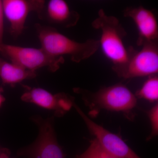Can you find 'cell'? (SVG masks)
<instances>
[{
	"label": "cell",
	"instance_id": "obj_18",
	"mask_svg": "<svg viewBox=\"0 0 158 158\" xmlns=\"http://www.w3.org/2000/svg\"><path fill=\"white\" fill-rule=\"evenodd\" d=\"M0 158H9L8 156V153L6 152H3L0 155Z\"/></svg>",
	"mask_w": 158,
	"mask_h": 158
},
{
	"label": "cell",
	"instance_id": "obj_8",
	"mask_svg": "<svg viewBox=\"0 0 158 158\" xmlns=\"http://www.w3.org/2000/svg\"><path fill=\"white\" fill-rule=\"evenodd\" d=\"M73 106L90 131L96 136L99 144L107 152L118 158H141L121 138L91 120L74 103Z\"/></svg>",
	"mask_w": 158,
	"mask_h": 158
},
{
	"label": "cell",
	"instance_id": "obj_4",
	"mask_svg": "<svg viewBox=\"0 0 158 158\" xmlns=\"http://www.w3.org/2000/svg\"><path fill=\"white\" fill-rule=\"evenodd\" d=\"M32 119L38 126L39 135L33 144L20 150L18 154L28 158H65L57 141L54 128V118H43L36 116Z\"/></svg>",
	"mask_w": 158,
	"mask_h": 158
},
{
	"label": "cell",
	"instance_id": "obj_5",
	"mask_svg": "<svg viewBox=\"0 0 158 158\" xmlns=\"http://www.w3.org/2000/svg\"><path fill=\"white\" fill-rule=\"evenodd\" d=\"M140 51L133 48L121 77L125 79L155 75L158 72V41L144 44Z\"/></svg>",
	"mask_w": 158,
	"mask_h": 158
},
{
	"label": "cell",
	"instance_id": "obj_11",
	"mask_svg": "<svg viewBox=\"0 0 158 158\" xmlns=\"http://www.w3.org/2000/svg\"><path fill=\"white\" fill-rule=\"evenodd\" d=\"M46 8L47 19L52 23L70 27L75 26L80 19L79 13L71 10L63 0H51Z\"/></svg>",
	"mask_w": 158,
	"mask_h": 158
},
{
	"label": "cell",
	"instance_id": "obj_9",
	"mask_svg": "<svg viewBox=\"0 0 158 158\" xmlns=\"http://www.w3.org/2000/svg\"><path fill=\"white\" fill-rule=\"evenodd\" d=\"M25 88L26 91L21 96L23 101L53 111L56 116H62L73 106V101L64 94H53L41 88H30L26 86Z\"/></svg>",
	"mask_w": 158,
	"mask_h": 158
},
{
	"label": "cell",
	"instance_id": "obj_7",
	"mask_svg": "<svg viewBox=\"0 0 158 158\" xmlns=\"http://www.w3.org/2000/svg\"><path fill=\"white\" fill-rule=\"evenodd\" d=\"M2 2L4 15L9 21L11 34L15 37L22 33L29 13L35 11L40 18L45 4L42 0H3Z\"/></svg>",
	"mask_w": 158,
	"mask_h": 158
},
{
	"label": "cell",
	"instance_id": "obj_2",
	"mask_svg": "<svg viewBox=\"0 0 158 158\" xmlns=\"http://www.w3.org/2000/svg\"><path fill=\"white\" fill-rule=\"evenodd\" d=\"M36 28L41 48L53 56H69L72 61L79 63L93 56L99 48L98 40L90 39L78 42L54 28L40 24H36Z\"/></svg>",
	"mask_w": 158,
	"mask_h": 158
},
{
	"label": "cell",
	"instance_id": "obj_13",
	"mask_svg": "<svg viewBox=\"0 0 158 158\" xmlns=\"http://www.w3.org/2000/svg\"><path fill=\"white\" fill-rule=\"evenodd\" d=\"M136 97L143 98L151 102L158 99V78L157 75L151 76L145 81L141 89L136 94Z\"/></svg>",
	"mask_w": 158,
	"mask_h": 158
},
{
	"label": "cell",
	"instance_id": "obj_17",
	"mask_svg": "<svg viewBox=\"0 0 158 158\" xmlns=\"http://www.w3.org/2000/svg\"><path fill=\"white\" fill-rule=\"evenodd\" d=\"M5 98L2 94V90L0 89V108L2 106L4 102L5 101Z\"/></svg>",
	"mask_w": 158,
	"mask_h": 158
},
{
	"label": "cell",
	"instance_id": "obj_15",
	"mask_svg": "<svg viewBox=\"0 0 158 158\" xmlns=\"http://www.w3.org/2000/svg\"><path fill=\"white\" fill-rule=\"evenodd\" d=\"M148 116L152 126L151 135L150 139L156 136L158 133V105L157 104L152 107L148 113Z\"/></svg>",
	"mask_w": 158,
	"mask_h": 158
},
{
	"label": "cell",
	"instance_id": "obj_14",
	"mask_svg": "<svg viewBox=\"0 0 158 158\" xmlns=\"http://www.w3.org/2000/svg\"><path fill=\"white\" fill-rule=\"evenodd\" d=\"M74 158H118L110 154L99 144L96 138L91 140L89 148L85 152Z\"/></svg>",
	"mask_w": 158,
	"mask_h": 158
},
{
	"label": "cell",
	"instance_id": "obj_3",
	"mask_svg": "<svg viewBox=\"0 0 158 158\" xmlns=\"http://www.w3.org/2000/svg\"><path fill=\"white\" fill-rule=\"evenodd\" d=\"M0 54L10 59L12 63L34 72L47 67L54 72L65 61L63 57L51 56L41 48L23 47L4 43L0 45Z\"/></svg>",
	"mask_w": 158,
	"mask_h": 158
},
{
	"label": "cell",
	"instance_id": "obj_6",
	"mask_svg": "<svg viewBox=\"0 0 158 158\" xmlns=\"http://www.w3.org/2000/svg\"><path fill=\"white\" fill-rule=\"evenodd\" d=\"M90 97L94 104L111 111L128 112L137 105L135 95L122 84L102 88L96 93L91 94Z\"/></svg>",
	"mask_w": 158,
	"mask_h": 158
},
{
	"label": "cell",
	"instance_id": "obj_10",
	"mask_svg": "<svg viewBox=\"0 0 158 158\" xmlns=\"http://www.w3.org/2000/svg\"><path fill=\"white\" fill-rule=\"evenodd\" d=\"M123 14L125 17L131 19L137 27V45L141 46L146 43L158 41L157 20L152 11L142 6L131 7L125 9Z\"/></svg>",
	"mask_w": 158,
	"mask_h": 158
},
{
	"label": "cell",
	"instance_id": "obj_1",
	"mask_svg": "<svg viewBox=\"0 0 158 158\" xmlns=\"http://www.w3.org/2000/svg\"><path fill=\"white\" fill-rule=\"evenodd\" d=\"M92 26L101 31L99 47L112 62V69L121 77L134 48L125 46L123 39L127 35L126 31L116 17L107 15L102 9L99 10L98 16Z\"/></svg>",
	"mask_w": 158,
	"mask_h": 158
},
{
	"label": "cell",
	"instance_id": "obj_12",
	"mask_svg": "<svg viewBox=\"0 0 158 158\" xmlns=\"http://www.w3.org/2000/svg\"><path fill=\"white\" fill-rule=\"evenodd\" d=\"M36 76L35 72L0 58V79L3 84L14 86L24 80L34 78Z\"/></svg>",
	"mask_w": 158,
	"mask_h": 158
},
{
	"label": "cell",
	"instance_id": "obj_16",
	"mask_svg": "<svg viewBox=\"0 0 158 158\" xmlns=\"http://www.w3.org/2000/svg\"><path fill=\"white\" fill-rule=\"evenodd\" d=\"M4 12H3L2 2L0 1V45L2 44L3 34H4Z\"/></svg>",
	"mask_w": 158,
	"mask_h": 158
}]
</instances>
